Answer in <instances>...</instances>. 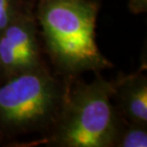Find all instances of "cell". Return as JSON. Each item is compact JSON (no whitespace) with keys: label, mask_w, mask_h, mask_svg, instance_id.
Returning a JSON list of instances; mask_svg holds the SVG:
<instances>
[{"label":"cell","mask_w":147,"mask_h":147,"mask_svg":"<svg viewBox=\"0 0 147 147\" xmlns=\"http://www.w3.org/2000/svg\"><path fill=\"white\" fill-rule=\"evenodd\" d=\"M66 93L39 66L7 78L0 84V132L21 134L55 122Z\"/></svg>","instance_id":"obj_3"},{"label":"cell","mask_w":147,"mask_h":147,"mask_svg":"<svg viewBox=\"0 0 147 147\" xmlns=\"http://www.w3.org/2000/svg\"><path fill=\"white\" fill-rule=\"evenodd\" d=\"M40 66L33 20L20 13L0 33V74L9 78Z\"/></svg>","instance_id":"obj_4"},{"label":"cell","mask_w":147,"mask_h":147,"mask_svg":"<svg viewBox=\"0 0 147 147\" xmlns=\"http://www.w3.org/2000/svg\"><path fill=\"white\" fill-rule=\"evenodd\" d=\"M116 81L96 78L65 96L55 122L54 142L65 147L114 146L119 127L112 98Z\"/></svg>","instance_id":"obj_2"},{"label":"cell","mask_w":147,"mask_h":147,"mask_svg":"<svg viewBox=\"0 0 147 147\" xmlns=\"http://www.w3.org/2000/svg\"><path fill=\"white\" fill-rule=\"evenodd\" d=\"M96 16L98 5L92 0H39L43 37L60 70L76 74L111 68L96 42Z\"/></svg>","instance_id":"obj_1"},{"label":"cell","mask_w":147,"mask_h":147,"mask_svg":"<svg viewBox=\"0 0 147 147\" xmlns=\"http://www.w3.org/2000/svg\"><path fill=\"white\" fill-rule=\"evenodd\" d=\"M130 10L135 13H140L146 11L147 0H130L129 2Z\"/></svg>","instance_id":"obj_8"},{"label":"cell","mask_w":147,"mask_h":147,"mask_svg":"<svg viewBox=\"0 0 147 147\" xmlns=\"http://www.w3.org/2000/svg\"><path fill=\"white\" fill-rule=\"evenodd\" d=\"M114 146L119 147H146L147 132L146 125L130 122L126 127L119 124Z\"/></svg>","instance_id":"obj_6"},{"label":"cell","mask_w":147,"mask_h":147,"mask_svg":"<svg viewBox=\"0 0 147 147\" xmlns=\"http://www.w3.org/2000/svg\"><path fill=\"white\" fill-rule=\"evenodd\" d=\"M17 0H0V33L18 16Z\"/></svg>","instance_id":"obj_7"},{"label":"cell","mask_w":147,"mask_h":147,"mask_svg":"<svg viewBox=\"0 0 147 147\" xmlns=\"http://www.w3.org/2000/svg\"><path fill=\"white\" fill-rule=\"evenodd\" d=\"M114 96L121 114L129 121L146 125L147 80L144 76H130L116 81Z\"/></svg>","instance_id":"obj_5"}]
</instances>
